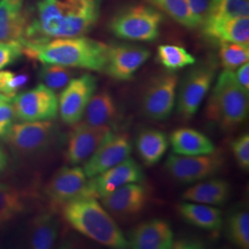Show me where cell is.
Returning a JSON list of instances; mask_svg holds the SVG:
<instances>
[{
	"label": "cell",
	"instance_id": "obj_1",
	"mask_svg": "<svg viewBox=\"0 0 249 249\" xmlns=\"http://www.w3.org/2000/svg\"><path fill=\"white\" fill-rule=\"evenodd\" d=\"M100 9L101 0H39L22 41L43 43L83 36L95 26Z\"/></svg>",
	"mask_w": 249,
	"mask_h": 249
},
{
	"label": "cell",
	"instance_id": "obj_2",
	"mask_svg": "<svg viewBox=\"0 0 249 249\" xmlns=\"http://www.w3.org/2000/svg\"><path fill=\"white\" fill-rule=\"evenodd\" d=\"M23 43V54L42 64H54L104 72L108 45L87 37L56 38L43 43Z\"/></svg>",
	"mask_w": 249,
	"mask_h": 249
},
{
	"label": "cell",
	"instance_id": "obj_3",
	"mask_svg": "<svg viewBox=\"0 0 249 249\" xmlns=\"http://www.w3.org/2000/svg\"><path fill=\"white\" fill-rule=\"evenodd\" d=\"M63 216L72 228L111 249H126L128 242L104 206L93 196H80L63 206Z\"/></svg>",
	"mask_w": 249,
	"mask_h": 249
},
{
	"label": "cell",
	"instance_id": "obj_4",
	"mask_svg": "<svg viewBox=\"0 0 249 249\" xmlns=\"http://www.w3.org/2000/svg\"><path fill=\"white\" fill-rule=\"evenodd\" d=\"M249 108V92L242 88L233 71H223L208 101L207 118L223 130H231L247 119Z\"/></svg>",
	"mask_w": 249,
	"mask_h": 249
},
{
	"label": "cell",
	"instance_id": "obj_5",
	"mask_svg": "<svg viewBox=\"0 0 249 249\" xmlns=\"http://www.w3.org/2000/svg\"><path fill=\"white\" fill-rule=\"evenodd\" d=\"M162 13L145 5H133L119 10L110 21L111 32L118 38L151 42L160 33Z\"/></svg>",
	"mask_w": 249,
	"mask_h": 249
},
{
	"label": "cell",
	"instance_id": "obj_6",
	"mask_svg": "<svg viewBox=\"0 0 249 249\" xmlns=\"http://www.w3.org/2000/svg\"><path fill=\"white\" fill-rule=\"evenodd\" d=\"M223 154L216 151L206 155L171 154L165 167L172 178L190 184L215 175L223 167Z\"/></svg>",
	"mask_w": 249,
	"mask_h": 249
},
{
	"label": "cell",
	"instance_id": "obj_7",
	"mask_svg": "<svg viewBox=\"0 0 249 249\" xmlns=\"http://www.w3.org/2000/svg\"><path fill=\"white\" fill-rule=\"evenodd\" d=\"M12 102L15 116L24 122L50 121L58 113V99L45 84L18 93Z\"/></svg>",
	"mask_w": 249,
	"mask_h": 249
},
{
	"label": "cell",
	"instance_id": "obj_8",
	"mask_svg": "<svg viewBox=\"0 0 249 249\" xmlns=\"http://www.w3.org/2000/svg\"><path fill=\"white\" fill-rule=\"evenodd\" d=\"M96 88L97 80L90 74L70 80L58 99V111L64 123L75 124L80 122Z\"/></svg>",
	"mask_w": 249,
	"mask_h": 249
},
{
	"label": "cell",
	"instance_id": "obj_9",
	"mask_svg": "<svg viewBox=\"0 0 249 249\" xmlns=\"http://www.w3.org/2000/svg\"><path fill=\"white\" fill-rule=\"evenodd\" d=\"M178 85V77L175 73H164L151 80L143 94L144 116L155 121L168 118L175 107Z\"/></svg>",
	"mask_w": 249,
	"mask_h": 249
},
{
	"label": "cell",
	"instance_id": "obj_10",
	"mask_svg": "<svg viewBox=\"0 0 249 249\" xmlns=\"http://www.w3.org/2000/svg\"><path fill=\"white\" fill-rule=\"evenodd\" d=\"M215 71L209 65L198 66L182 81L178 101V114L185 119L196 115L213 82Z\"/></svg>",
	"mask_w": 249,
	"mask_h": 249
},
{
	"label": "cell",
	"instance_id": "obj_11",
	"mask_svg": "<svg viewBox=\"0 0 249 249\" xmlns=\"http://www.w3.org/2000/svg\"><path fill=\"white\" fill-rule=\"evenodd\" d=\"M45 193L53 207H63L75 198L90 196L89 180L81 167H63L46 185Z\"/></svg>",
	"mask_w": 249,
	"mask_h": 249
},
{
	"label": "cell",
	"instance_id": "obj_12",
	"mask_svg": "<svg viewBox=\"0 0 249 249\" xmlns=\"http://www.w3.org/2000/svg\"><path fill=\"white\" fill-rule=\"evenodd\" d=\"M132 151V145L126 134L107 135L97 150L84 162L83 170L88 178L99 174L127 159Z\"/></svg>",
	"mask_w": 249,
	"mask_h": 249
},
{
	"label": "cell",
	"instance_id": "obj_13",
	"mask_svg": "<svg viewBox=\"0 0 249 249\" xmlns=\"http://www.w3.org/2000/svg\"><path fill=\"white\" fill-rule=\"evenodd\" d=\"M53 124L50 121H35L13 124L5 137L9 145L21 154L44 151L52 142Z\"/></svg>",
	"mask_w": 249,
	"mask_h": 249
},
{
	"label": "cell",
	"instance_id": "obj_14",
	"mask_svg": "<svg viewBox=\"0 0 249 249\" xmlns=\"http://www.w3.org/2000/svg\"><path fill=\"white\" fill-rule=\"evenodd\" d=\"M151 52L140 45L116 44L108 45L105 71L117 80H128L148 60Z\"/></svg>",
	"mask_w": 249,
	"mask_h": 249
},
{
	"label": "cell",
	"instance_id": "obj_15",
	"mask_svg": "<svg viewBox=\"0 0 249 249\" xmlns=\"http://www.w3.org/2000/svg\"><path fill=\"white\" fill-rule=\"evenodd\" d=\"M143 178L142 167L128 157L110 169L89 178V196L101 198L126 184L140 183Z\"/></svg>",
	"mask_w": 249,
	"mask_h": 249
},
{
	"label": "cell",
	"instance_id": "obj_16",
	"mask_svg": "<svg viewBox=\"0 0 249 249\" xmlns=\"http://www.w3.org/2000/svg\"><path fill=\"white\" fill-rule=\"evenodd\" d=\"M69 137L66 157L72 164L85 162L97 150L112 128L108 126H92L78 122Z\"/></svg>",
	"mask_w": 249,
	"mask_h": 249
},
{
	"label": "cell",
	"instance_id": "obj_17",
	"mask_svg": "<svg viewBox=\"0 0 249 249\" xmlns=\"http://www.w3.org/2000/svg\"><path fill=\"white\" fill-rule=\"evenodd\" d=\"M148 194L139 183H130L101 197V204L109 213L129 216L142 212L147 202Z\"/></svg>",
	"mask_w": 249,
	"mask_h": 249
},
{
	"label": "cell",
	"instance_id": "obj_18",
	"mask_svg": "<svg viewBox=\"0 0 249 249\" xmlns=\"http://www.w3.org/2000/svg\"><path fill=\"white\" fill-rule=\"evenodd\" d=\"M174 239L169 223L155 219L137 226L127 242L128 247L135 249H169L175 246Z\"/></svg>",
	"mask_w": 249,
	"mask_h": 249
},
{
	"label": "cell",
	"instance_id": "obj_19",
	"mask_svg": "<svg viewBox=\"0 0 249 249\" xmlns=\"http://www.w3.org/2000/svg\"><path fill=\"white\" fill-rule=\"evenodd\" d=\"M202 27L210 39L249 46V17L205 19Z\"/></svg>",
	"mask_w": 249,
	"mask_h": 249
},
{
	"label": "cell",
	"instance_id": "obj_20",
	"mask_svg": "<svg viewBox=\"0 0 249 249\" xmlns=\"http://www.w3.org/2000/svg\"><path fill=\"white\" fill-rule=\"evenodd\" d=\"M29 16L23 0H0V41H22Z\"/></svg>",
	"mask_w": 249,
	"mask_h": 249
},
{
	"label": "cell",
	"instance_id": "obj_21",
	"mask_svg": "<svg viewBox=\"0 0 249 249\" xmlns=\"http://www.w3.org/2000/svg\"><path fill=\"white\" fill-rule=\"evenodd\" d=\"M83 123L92 126H108L117 121L118 110L113 96L107 90L93 94L83 114Z\"/></svg>",
	"mask_w": 249,
	"mask_h": 249
},
{
	"label": "cell",
	"instance_id": "obj_22",
	"mask_svg": "<svg viewBox=\"0 0 249 249\" xmlns=\"http://www.w3.org/2000/svg\"><path fill=\"white\" fill-rule=\"evenodd\" d=\"M173 151L179 155H206L216 151L213 142L204 134L191 128H179L170 136Z\"/></svg>",
	"mask_w": 249,
	"mask_h": 249
},
{
	"label": "cell",
	"instance_id": "obj_23",
	"mask_svg": "<svg viewBox=\"0 0 249 249\" xmlns=\"http://www.w3.org/2000/svg\"><path fill=\"white\" fill-rule=\"evenodd\" d=\"M59 227V222L53 214H39L30 225L27 238L29 247L35 249L53 248L58 238Z\"/></svg>",
	"mask_w": 249,
	"mask_h": 249
},
{
	"label": "cell",
	"instance_id": "obj_24",
	"mask_svg": "<svg viewBox=\"0 0 249 249\" xmlns=\"http://www.w3.org/2000/svg\"><path fill=\"white\" fill-rule=\"evenodd\" d=\"M230 196V185L221 179L199 182L189 187L183 194V199L205 205H221Z\"/></svg>",
	"mask_w": 249,
	"mask_h": 249
},
{
	"label": "cell",
	"instance_id": "obj_25",
	"mask_svg": "<svg viewBox=\"0 0 249 249\" xmlns=\"http://www.w3.org/2000/svg\"><path fill=\"white\" fill-rule=\"evenodd\" d=\"M179 213L188 223L207 231H217L223 226V213L210 205L184 202L178 206Z\"/></svg>",
	"mask_w": 249,
	"mask_h": 249
},
{
	"label": "cell",
	"instance_id": "obj_26",
	"mask_svg": "<svg viewBox=\"0 0 249 249\" xmlns=\"http://www.w3.org/2000/svg\"><path fill=\"white\" fill-rule=\"evenodd\" d=\"M136 144L140 157L147 165L159 162L168 149L166 135L155 129L143 130L138 136Z\"/></svg>",
	"mask_w": 249,
	"mask_h": 249
},
{
	"label": "cell",
	"instance_id": "obj_27",
	"mask_svg": "<svg viewBox=\"0 0 249 249\" xmlns=\"http://www.w3.org/2000/svg\"><path fill=\"white\" fill-rule=\"evenodd\" d=\"M24 209V194L15 187L0 183V226L9 223Z\"/></svg>",
	"mask_w": 249,
	"mask_h": 249
},
{
	"label": "cell",
	"instance_id": "obj_28",
	"mask_svg": "<svg viewBox=\"0 0 249 249\" xmlns=\"http://www.w3.org/2000/svg\"><path fill=\"white\" fill-rule=\"evenodd\" d=\"M157 60L168 71H174L196 62V58L184 47L174 45H161L157 49Z\"/></svg>",
	"mask_w": 249,
	"mask_h": 249
},
{
	"label": "cell",
	"instance_id": "obj_29",
	"mask_svg": "<svg viewBox=\"0 0 249 249\" xmlns=\"http://www.w3.org/2000/svg\"><path fill=\"white\" fill-rule=\"evenodd\" d=\"M249 16V0H211L205 19Z\"/></svg>",
	"mask_w": 249,
	"mask_h": 249
},
{
	"label": "cell",
	"instance_id": "obj_30",
	"mask_svg": "<svg viewBox=\"0 0 249 249\" xmlns=\"http://www.w3.org/2000/svg\"><path fill=\"white\" fill-rule=\"evenodd\" d=\"M167 14L177 22L187 28H196L186 0H146Z\"/></svg>",
	"mask_w": 249,
	"mask_h": 249
},
{
	"label": "cell",
	"instance_id": "obj_31",
	"mask_svg": "<svg viewBox=\"0 0 249 249\" xmlns=\"http://www.w3.org/2000/svg\"><path fill=\"white\" fill-rule=\"evenodd\" d=\"M227 231L230 240L238 248H249V214L239 211L231 215L228 220Z\"/></svg>",
	"mask_w": 249,
	"mask_h": 249
},
{
	"label": "cell",
	"instance_id": "obj_32",
	"mask_svg": "<svg viewBox=\"0 0 249 249\" xmlns=\"http://www.w3.org/2000/svg\"><path fill=\"white\" fill-rule=\"evenodd\" d=\"M220 59L225 70L233 71L245 63L249 62V46L220 42Z\"/></svg>",
	"mask_w": 249,
	"mask_h": 249
},
{
	"label": "cell",
	"instance_id": "obj_33",
	"mask_svg": "<svg viewBox=\"0 0 249 249\" xmlns=\"http://www.w3.org/2000/svg\"><path fill=\"white\" fill-rule=\"evenodd\" d=\"M73 71L70 68L54 64H44L39 78L46 87L54 90L63 89L71 80Z\"/></svg>",
	"mask_w": 249,
	"mask_h": 249
},
{
	"label": "cell",
	"instance_id": "obj_34",
	"mask_svg": "<svg viewBox=\"0 0 249 249\" xmlns=\"http://www.w3.org/2000/svg\"><path fill=\"white\" fill-rule=\"evenodd\" d=\"M29 81V75L25 73H15L10 71H0V92L14 98L18 90L22 89Z\"/></svg>",
	"mask_w": 249,
	"mask_h": 249
},
{
	"label": "cell",
	"instance_id": "obj_35",
	"mask_svg": "<svg viewBox=\"0 0 249 249\" xmlns=\"http://www.w3.org/2000/svg\"><path fill=\"white\" fill-rule=\"evenodd\" d=\"M23 54L22 41H0V71L14 64Z\"/></svg>",
	"mask_w": 249,
	"mask_h": 249
},
{
	"label": "cell",
	"instance_id": "obj_36",
	"mask_svg": "<svg viewBox=\"0 0 249 249\" xmlns=\"http://www.w3.org/2000/svg\"><path fill=\"white\" fill-rule=\"evenodd\" d=\"M231 151L238 165L245 171L249 168V136L243 134L231 142Z\"/></svg>",
	"mask_w": 249,
	"mask_h": 249
},
{
	"label": "cell",
	"instance_id": "obj_37",
	"mask_svg": "<svg viewBox=\"0 0 249 249\" xmlns=\"http://www.w3.org/2000/svg\"><path fill=\"white\" fill-rule=\"evenodd\" d=\"M15 117V112L13 105L10 103L0 104V138H4L9 133L13 120Z\"/></svg>",
	"mask_w": 249,
	"mask_h": 249
},
{
	"label": "cell",
	"instance_id": "obj_38",
	"mask_svg": "<svg viewBox=\"0 0 249 249\" xmlns=\"http://www.w3.org/2000/svg\"><path fill=\"white\" fill-rule=\"evenodd\" d=\"M196 27L202 25L207 17L211 0H186Z\"/></svg>",
	"mask_w": 249,
	"mask_h": 249
},
{
	"label": "cell",
	"instance_id": "obj_39",
	"mask_svg": "<svg viewBox=\"0 0 249 249\" xmlns=\"http://www.w3.org/2000/svg\"><path fill=\"white\" fill-rule=\"evenodd\" d=\"M236 80L242 86V88L249 92V62L243 64L239 67L237 71L234 73Z\"/></svg>",
	"mask_w": 249,
	"mask_h": 249
},
{
	"label": "cell",
	"instance_id": "obj_40",
	"mask_svg": "<svg viewBox=\"0 0 249 249\" xmlns=\"http://www.w3.org/2000/svg\"><path fill=\"white\" fill-rule=\"evenodd\" d=\"M7 162H8L7 155L0 146V174L3 172V170L5 169V167L7 165Z\"/></svg>",
	"mask_w": 249,
	"mask_h": 249
},
{
	"label": "cell",
	"instance_id": "obj_41",
	"mask_svg": "<svg viewBox=\"0 0 249 249\" xmlns=\"http://www.w3.org/2000/svg\"><path fill=\"white\" fill-rule=\"evenodd\" d=\"M12 101H13V98L8 97V96H6V95H4L3 93L0 92V104H2V103H12Z\"/></svg>",
	"mask_w": 249,
	"mask_h": 249
}]
</instances>
